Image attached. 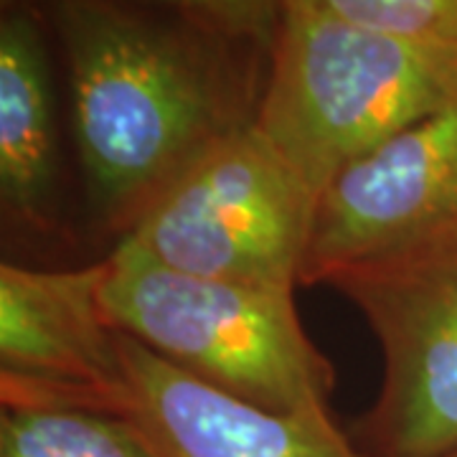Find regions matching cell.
<instances>
[{"mask_svg": "<svg viewBox=\"0 0 457 457\" xmlns=\"http://www.w3.org/2000/svg\"><path fill=\"white\" fill-rule=\"evenodd\" d=\"M89 204L120 237L262 92L224 38L112 0H54Z\"/></svg>", "mask_w": 457, "mask_h": 457, "instance_id": "6da1fadb", "label": "cell"}, {"mask_svg": "<svg viewBox=\"0 0 457 457\" xmlns=\"http://www.w3.org/2000/svg\"><path fill=\"white\" fill-rule=\"evenodd\" d=\"M254 125L315 196L343 168L457 104V46L366 31L282 3Z\"/></svg>", "mask_w": 457, "mask_h": 457, "instance_id": "7a4b0ae2", "label": "cell"}, {"mask_svg": "<svg viewBox=\"0 0 457 457\" xmlns=\"http://www.w3.org/2000/svg\"><path fill=\"white\" fill-rule=\"evenodd\" d=\"M104 262V311L155 356L257 407L328 409L336 369L308 338L295 293L183 275L122 242Z\"/></svg>", "mask_w": 457, "mask_h": 457, "instance_id": "3957f363", "label": "cell"}, {"mask_svg": "<svg viewBox=\"0 0 457 457\" xmlns=\"http://www.w3.org/2000/svg\"><path fill=\"white\" fill-rule=\"evenodd\" d=\"M315 201L249 122L206 147L117 242L183 275L295 293Z\"/></svg>", "mask_w": 457, "mask_h": 457, "instance_id": "277c9868", "label": "cell"}, {"mask_svg": "<svg viewBox=\"0 0 457 457\" xmlns=\"http://www.w3.org/2000/svg\"><path fill=\"white\" fill-rule=\"evenodd\" d=\"M384 351V381L361 420L369 457L457 453V227L338 270Z\"/></svg>", "mask_w": 457, "mask_h": 457, "instance_id": "5b68a950", "label": "cell"}, {"mask_svg": "<svg viewBox=\"0 0 457 457\" xmlns=\"http://www.w3.org/2000/svg\"><path fill=\"white\" fill-rule=\"evenodd\" d=\"M107 262L79 270L0 267L3 407L89 409L128 402L122 330L102 303Z\"/></svg>", "mask_w": 457, "mask_h": 457, "instance_id": "8992f818", "label": "cell"}, {"mask_svg": "<svg viewBox=\"0 0 457 457\" xmlns=\"http://www.w3.org/2000/svg\"><path fill=\"white\" fill-rule=\"evenodd\" d=\"M457 227V104L343 168L315 201L303 285Z\"/></svg>", "mask_w": 457, "mask_h": 457, "instance_id": "52a82bcc", "label": "cell"}, {"mask_svg": "<svg viewBox=\"0 0 457 457\" xmlns=\"http://www.w3.org/2000/svg\"><path fill=\"white\" fill-rule=\"evenodd\" d=\"M128 420L155 457H369L328 409L272 411L204 384L122 333Z\"/></svg>", "mask_w": 457, "mask_h": 457, "instance_id": "ba28073f", "label": "cell"}, {"mask_svg": "<svg viewBox=\"0 0 457 457\" xmlns=\"http://www.w3.org/2000/svg\"><path fill=\"white\" fill-rule=\"evenodd\" d=\"M56 130L38 26L23 13L0 23V201L11 221L54 228Z\"/></svg>", "mask_w": 457, "mask_h": 457, "instance_id": "9c48e42d", "label": "cell"}, {"mask_svg": "<svg viewBox=\"0 0 457 457\" xmlns=\"http://www.w3.org/2000/svg\"><path fill=\"white\" fill-rule=\"evenodd\" d=\"M0 457H155L114 414L66 407H3Z\"/></svg>", "mask_w": 457, "mask_h": 457, "instance_id": "30bf717a", "label": "cell"}, {"mask_svg": "<svg viewBox=\"0 0 457 457\" xmlns=\"http://www.w3.org/2000/svg\"><path fill=\"white\" fill-rule=\"evenodd\" d=\"M323 16L420 44L457 46V0H282Z\"/></svg>", "mask_w": 457, "mask_h": 457, "instance_id": "8fae6325", "label": "cell"}, {"mask_svg": "<svg viewBox=\"0 0 457 457\" xmlns=\"http://www.w3.org/2000/svg\"><path fill=\"white\" fill-rule=\"evenodd\" d=\"M180 23L239 46L272 51L282 23V0H147Z\"/></svg>", "mask_w": 457, "mask_h": 457, "instance_id": "7c38bea8", "label": "cell"}, {"mask_svg": "<svg viewBox=\"0 0 457 457\" xmlns=\"http://www.w3.org/2000/svg\"><path fill=\"white\" fill-rule=\"evenodd\" d=\"M5 3H11V0H5Z\"/></svg>", "mask_w": 457, "mask_h": 457, "instance_id": "4fadbf2b", "label": "cell"}]
</instances>
